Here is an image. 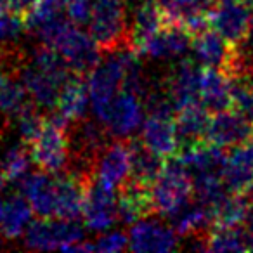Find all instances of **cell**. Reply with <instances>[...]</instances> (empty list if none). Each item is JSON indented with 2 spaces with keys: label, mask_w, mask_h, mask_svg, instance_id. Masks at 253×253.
I'll list each match as a JSON object with an SVG mask.
<instances>
[{
  "label": "cell",
  "mask_w": 253,
  "mask_h": 253,
  "mask_svg": "<svg viewBox=\"0 0 253 253\" xmlns=\"http://www.w3.org/2000/svg\"><path fill=\"white\" fill-rule=\"evenodd\" d=\"M18 75L32 101L40 108L52 109L63 85L73 73L57 50L40 45L30 57L25 56Z\"/></svg>",
  "instance_id": "obj_1"
},
{
  "label": "cell",
  "mask_w": 253,
  "mask_h": 253,
  "mask_svg": "<svg viewBox=\"0 0 253 253\" xmlns=\"http://www.w3.org/2000/svg\"><path fill=\"white\" fill-rule=\"evenodd\" d=\"M87 28L104 54L130 49V25L122 0H94Z\"/></svg>",
  "instance_id": "obj_2"
},
{
  "label": "cell",
  "mask_w": 253,
  "mask_h": 253,
  "mask_svg": "<svg viewBox=\"0 0 253 253\" xmlns=\"http://www.w3.org/2000/svg\"><path fill=\"white\" fill-rule=\"evenodd\" d=\"M193 196V177L189 170L175 158L165 162V167L151 186L153 207L156 215L170 217Z\"/></svg>",
  "instance_id": "obj_3"
},
{
  "label": "cell",
  "mask_w": 253,
  "mask_h": 253,
  "mask_svg": "<svg viewBox=\"0 0 253 253\" xmlns=\"http://www.w3.org/2000/svg\"><path fill=\"white\" fill-rule=\"evenodd\" d=\"M30 155L39 170L49 173L68 172L71 162L68 128L52 118H45L40 134L30 144Z\"/></svg>",
  "instance_id": "obj_4"
},
{
  "label": "cell",
  "mask_w": 253,
  "mask_h": 253,
  "mask_svg": "<svg viewBox=\"0 0 253 253\" xmlns=\"http://www.w3.org/2000/svg\"><path fill=\"white\" fill-rule=\"evenodd\" d=\"M80 243H84V227L68 218H42L32 222L25 231V246L28 250L75 252Z\"/></svg>",
  "instance_id": "obj_5"
},
{
  "label": "cell",
  "mask_w": 253,
  "mask_h": 253,
  "mask_svg": "<svg viewBox=\"0 0 253 253\" xmlns=\"http://www.w3.org/2000/svg\"><path fill=\"white\" fill-rule=\"evenodd\" d=\"M191 47H193L194 56L203 66L220 70L231 78L238 77L239 70H241V49L231 45L211 26L193 33Z\"/></svg>",
  "instance_id": "obj_6"
},
{
  "label": "cell",
  "mask_w": 253,
  "mask_h": 253,
  "mask_svg": "<svg viewBox=\"0 0 253 253\" xmlns=\"http://www.w3.org/2000/svg\"><path fill=\"white\" fill-rule=\"evenodd\" d=\"M50 47L59 52L71 73L80 77H85L97 66L102 54L95 40L88 33L82 32L73 21L57 35Z\"/></svg>",
  "instance_id": "obj_7"
},
{
  "label": "cell",
  "mask_w": 253,
  "mask_h": 253,
  "mask_svg": "<svg viewBox=\"0 0 253 253\" xmlns=\"http://www.w3.org/2000/svg\"><path fill=\"white\" fill-rule=\"evenodd\" d=\"M142 102L137 94L120 90L115 97L95 115L113 139H128L142 125Z\"/></svg>",
  "instance_id": "obj_8"
},
{
  "label": "cell",
  "mask_w": 253,
  "mask_h": 253,
  "mask_svg": "<svg viewBox=\"0 0 253 253\" xmlns=\"http://www.w3.org/2000/svg\"><path fill=\"white\" fill-rule=\"evenodd\" d=\"M208 25L231 45L241 47L252 26V9L239 0H215L208 12Z\"/></svg>",
  "instance_id": "obj_9"
},
{
  "label": "cell",
  "mask_w": 253,
  "mask_h": 253,
  "mask_svg": "<svg viewBox=\"0 0 253 253\" xmlns=\"http://www.w3.org/2000/svg\"><path fill=\"white\" fill-rule=\"evenodd\" d=\"M118 194L116 189L104 186L101 180L92 175L85 182V225L92 231H108L118 222Z\"/></svg>",
  "instance_id": "obj_10"
},
{
  "label": "cell",
  "mask_w": 253,
  "mask_h": 253,
  "mask_svg": "<svg viewBox=\"0 0 253 253\" xmlns=\"http://www.w3.org/2000/svg\"><path fill=\"white\" fill-rule=\"evenodd\" d=\"M94 175L104 186L118 191L130 179V144L128 139L109 142L95 162Z\"/></svg>",
  "instance_id": "obj_11"
},
{
  "label": "cell",
  "mask_w": 253,
  "mask_h": 253,
  "mask_svg": "<svg viewBox=\"0 0 253 253\" xmlns=\"http://www.w3.org/2000/svg\"><path fill=\"white\" fill-rule=\"evenodd\" d=\"M253 135V125L238 111L231 108L213 113L208 120L207 141L220 148H236Z\"/></svg>",
  "instance_id": "obj_12"
},
{
  "label": "cell",
  "mask_w": 253,
  "mask_h": 253,
  "mask_svg": "<svg viewBox=\"0 0 253 253\" xmlns=\"http://www.w3.org/2000/svg\"><path fill=\"white\" fill-rule=\"evenodd\" d=\"M201 71L203 68H200L193 61H180L172 70L167 80L165 92L175 108V115L187 106L201 104Z\"/></svg>",
  "instance_id": "obj_13"
},
{
  "label": "cell",
  "mask_w": 253,
  "mask_h": 253,
  "mask_svg": "<svg viewBox=\"0 0 253 253\" xmlns=\"http://www.w3.org/2000/svg\"><path fill=\"white\" fill-rule=\"evenodd\" d=\"M191 47V33L179 25L167 23L155 35L142 40L135 52L149 59H175Z\"/></svg>",
  "instance_id": "obj_14"
},
{
  "label": "cell",
  "mask_w": 253,
  "mask_h": 253,
  "mask_svg": "<svg viewBox=\"0 0 253 253\" xmlns=\"http://www.w3.org/2000/svg\"><path fill=\"white\" fill-rule=\"evenodd\" d=\"M167 23L179 25L193 33L207 28L208 12L215 0H155Z\"/></svg>",
  "instance_id": "obj_15"
},
{
  "label": "cell",
  "mask_w": 253,
  "mask_h": 253,
  "mask_svg": "<svg viewBox=\"0 0 253 253\" xmlns=\"http://www.w3.org/2000/svg\"><path fill=\"white\" fill-rule=\"evenodd\" d=\"M88 108V88L85 87L84 77L71 75L63 85L59 97L54 106V113L50 118L63 126H70L73 122L84 120L87 116Z\"/></svg>",
  "instance_id": "obj_16"
},
{
  "label": "cell",
  "mask_w": 253,
  "mask_h": 253,
  "mask_svg": "<svg viewBox=\"0 0 253 253\" xmlns=\"http://www.w3.org/2000/svg\"><path fill=\"white\" fill-rule=\"evenodd\" d=\"M177 232L155 220H137L128 232V250L132 252H172L177 246Z\"/></svg>",
  "instance_id": "obj_17"
},
{
  "label": "cell",
  "mask_w": 253,
  "mask_h": 253,
  "mask_svg": "<svg viewBox=\"0 0 253 253\" xmlns=\"http://www.w3.org/2000/svg\"><path fill=\"white\" fill-rule=\"evenodd\" d=\"M141 141L162 155L163 158H172L179 151V135H177L175 116L149 115L142 122Z\"/></svg>",
  "instance_id": "obj_18"
},
{
  "label": "cell",
  "mask_w": 253,
  "mask_h": 253,
  "mask_svg": "<svg viewBox=\"0 0 253 253\" xmlns=\"http://www.w3.org/2000/svg\"><path fill=\"white\" fill-rule=\"evenodd\" d=\"M200 99L208 113L232 108V78L220 70L203 66Z\"/></svg>",
  "instance_id": "obj_19"
},
{
  "label": "cell",
  "mask_w": 253,
  "mask_h": 253,
  "mask_svg": "<svg viewBox=\"0 0 253 253\" xmlns=\"http://www.w3.org/2000/svg\"><path fill=\"white\" fill-rule=\"evenodd\" d=\"M170 218H172L173 231L180 236H189V238L207 236L213 225L211 208L198 200H189L175 213L170 215Z\"/></svg>",
  "instance_id": "obj_20"
},
{
  "label": "cell",
  "mask_w": 253,
  "mask_h": 253,
  "mask_svg": "<svg viewBox=\"0 0 253 253\" xmlns=\"http://www.w3.org/2000/svg\"><path fill=\"white\" fill-rule=\"evenodd\" d=\"M208 120H210L208 111L201 104L187 106L177 111L175 126L179 135V149L207 141Z\"/></svg>",
  "instance_id": "obj_21"
},
{
  "label": "cell",
  "mask_w": 253,
  "mask_h": 253,
  "mask_svg": "<svg viewBox=\"0 0 253 253\" xmlns=\"http://www.w3.org/2000/svg\"><path fill=\"white\" fill-rule=\"evenodd\" d=\"M128 144H130V179L151 187L165 167L167 160L149 149L142 141L128 139Z\"/></svg>",
  "instance_id": "obj_22"
},
{
  "label": "cell",
  "mask_w": 253,
  "mask_h": 253,
  "mask_svg": "<svg viewBox=\"0 0 253 253\" xmlns=\"http://www.w3.org/2000/svg\"><path fill=\"white\" fill-rule=\"evenodd\" d=\"M207 252H253V231L245 224L211 227Z\"/></svg>",
  "instance_id": "obj_23"
},
{
  "label": "cell",
  "mask_w": 253,
  "mask_h": 253,
  "mask_svg": "<svg viewBox=\"0 0 253 253\" xmlns=\"http://www.w3.org/2000/svg\"><path fill=\"white\" fill-rule=\"evenodd\" d=\"M222 180L229 193L245 194L253 191V163L245 155L241 146H236L227 151V163Z\"/></svg>",
  "instance_id": "obj_24"
},
{
  "label": "cell",
  "mask_w": 253,
  "mask_h": 253,
  "mask_svg": "<svg viewBox=\"0 0 253 253\" xmlns=\"http://www.w3.org/2000/svg\"><path fill=\"white\" fill-rule=\"evenodd\" d=\"M33 208L23 194L9 198L4 205V215L0 222V232L4 239H16L26 231L32 220Z\"/></svg>",
  "instance_id": "obj_25"
},
{
  "label": "cell",
  "mask_w": 253,
  "mask_h": 253,
  "mask_svg": "<svg viewBox=\"0 0 253 253\" xmlns=\"http://www.w3.org/2000/svg\"><path fill=\"white\" fill-rule=\"evenodd\" d=\"M163 25H167V21L163 18L162 11H160L158 4H156L155 0L144 2L137 9L134 21L130 25V49L134 50L142 40L155 35Z\"/></svg>",
  "instance_id": "obj_26"
},
{
  "label": "cell",
  "mask_w": 253,
  "mask_h": 253,
  "mask_svg": "<svg viewBox=\"0 0 253 253\" xmlns=\"http://www.w3.org/2000/svg\"><path fill=\"white\" fill-rule=\"evenodd\" d=\"M28 97L18 71L11 70L0 73V113L16 115L28 104Z\"/></svg>",
  "instance_id": "obj_27"
},
{
  "label": "cell",
  "mask_w": 253,
  "mask_h": 253,
  "mask_svg": "<svg viewBox=\"0 0 253 253\" xmlns=\"http://www.w3.org/2000/svg\"><path fill=\"white\" fill-rule=\"evenodd\" d=\"M30 163H32L30 146L21 141L18 144L11 146L9 149H5L0 167H2L5 180H19L28 173Z\"/></svg>",
  "instance_id": "obj_28"
},
{
  "label": "cell",
  "mask_w": 253,
  "mask_h": 253,
  "mask_svg": "<svg viewBox=\"0 0 253 253\" xmlns=\"http://www.w3.org/2000/svg\"><path fill=\"white\" fill-rule=\"evenodd\" d=\"M14 116H16V128H18L19 137H21V141L25 144L30 146L35 141L37 135L40 134V130H42L45 118L39 113L37 106L30 104V102L23 109H19Z\"/></svg>",
  "instance_id": "obj_29"
},
{
  "label": "cell",
  "mask_w": 253,
  "mask_h": 253,
  "mask_svg": "<svg viewBox=\"0 0 253 253\" xmlns=\"http://www.w3.org/2000/svg\"><path fill=\"white\" fill-rule=\"evenodd\" d=\"M232 108L253 125V84L246 78H232Z\"/></svg>",
  "instance_id": "obj_30"
},
{
  "label": "cell",
  "mask_w": 253,
  "mask_h": 253,
  "mask_svg": "<svg viewBox=\"0 0 253 253\" xmlns=\"http://www.w3.org/2000/svg\"><path fill=\"white\" fill-rule=\"evenodd\" d=\"M25 30H26V21L23 14L11 12V11L0 12V42L14 45V42L23 35Z\"/></svg>",
  "instance_id": "obj_31"
},
{
  "label": "cell",
  "mask_w": 253,
  "mask_h": 253,
  "mask_svg": "<svg viewBox=\"0 0 253 253\" xmlns=\"http://www.w3.org/2000/svg\"><path fill=\"white\" fill-rule=\"evenodd\" d=\"M128 248V236L125 232H109L97 239L95 243H85V252H123Z\"/></svg>",
  "instance_id": "obj_32"
},
{
  "label": "cell",
  "mask_w": 253,
  "mask_h": 253,
  "mask_svg": "<svg viewBox=\"0 0 253 253\" xmlns=\"http://www.w3.org/2000/svg\"><path fill=\"white\" fill-rule=\"evenodd\" d=\"M7 45H11V43L0 42V68L5 66V64H9L11 70L18 71L19 64H21L23 59H25V54H23L21 50L9 49Z\"/></svg>",
  "instance_id": "obj_33"
},
{
  "label": "cell",
  "mask_w": 253,
  "mask_h": 253,
  "mask_svg": "<svg viewBox=\"0 0 253 253\" xmlns=\"http://www.w3.org/2000/svg\"><path fill=\"white\" fill-rule=\"evenodd\" d=\"M241 56H243V68H241V73H239L238 77H241L246 70L253 68V14H252V26H250L248 39H246V42L241 45Z\"/></svg>",
  "instance_id": "obj_34"
},
{
  "label": "cell",
  "mask_w": 253,
  "mask_h": 253,
  "mask_svg": "<svg viewBox=\"0 0 253 253\" xmlns=\"http://www.w3.org/2000/svg\"><path fill=\"white\" fill-rule=\"evenodd\" d=\"M35 0H0V12L2 11H11V12H19L25 16L28 12V9L32 7V4Z\"/></svg>",
  "instance_id": "obj_35"
},
{
  "label": "cell",
  "mask_w": 253,
  "mask_h": 253,
  "mask_svg": "<svg viewBox=\"0 0 253 253\" xmlns=\"http://www.w3.org/2000/svg\"><path fill=\"white\" fill-rule=\"evenodd\" d=\"M4 182H5V177H4V172H2V167H0V189L4 187Z\"/></svg>",
  "instance_id": "obj_36"
},
{
  "label": "cell",
  "mask_w": 253,
  "mask_h": 253,
  "mask_svg": "<svg viewBox=\"0 0 253 253\" xmlns=\"http://www.w3.org/2000/svg\"><path fill=\"white\" fill-rule=\"evenodd\" d=\"M2 215H4V203L0 201V222H2Z\"/></svg>",
  "instance_id": "obj_37"
},
{
  "label": "cell",
  "mask_w": 253,
  "mask_h": 253,
  "mask_svg": "<svg viewBox=\"0 0 253 253\" xmlns=\"http://www.w3.org/2000/svg\"><path fill=\"white\" fill-rule=\"evenodd\" d=\"M0 137H2V128H0Z\"/></svg>",
  "instance_id": "obj_38"
}]
</instances>
